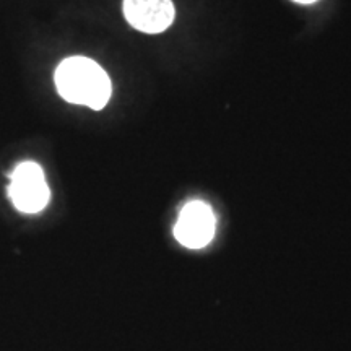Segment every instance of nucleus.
<instances>
[{"mask_svg":"<svg viewBox=\"0 0 351 351\" xmlns=\"http://www.w3.org/2000/svg\"><path fill=\"white\" fill-rule=\"evenodd\" d=\"M59 95L72 104L99 111L111 98V80L103 67L88 57H70L56 70Z\"/></svg>","mask_w":351,"mask_h":351,"instance_id":"f257e3e1","label":"nucleus"},{"mask_svg":"<svg viewBox=\"0 0 351 351\" xmlns=\"http://www.w3.org/2000/svg\"><path fill=\"white\" fill-rule=\"evenodd\" d=\"M8 195L16 208L23 213H38L49 204L51 191L47 187L43 168L32 161L13 169Z\"/></svg>","mask_w":351,"mask_h":351,"instance_id":"f03ea898","label":"nucleus"},{"mask_svg":"<svg viewBox=\"0 0 351 351\" xmlns=\"http://www.w3.org/2000/svg\"><path fill=\"white\" fill-rule=\"evenodd\" d=\"M174 236L186 247H205L215 236L213 210L200 200L187 204L176 223Z\"/></svg>","mask_w":351,"mask_h":351,"instance_id":"7ed1b4c3","label":"nucleus"},{"mask_svg":"<svg viewBox=\"0 0 351 351\" xmlns=\"http://www.w3.org/2000/svg\"><path fill=\"white\" fill-rule=\"evenodd\" d=\"M124 15L138 32L156 34L173 23L174 5L171 0H124Z\"/></svg>","mask_w":351,"mask_h":351,"instance_id":"20e7f679","label":"nucleus"},{"mask_svg":"<svg viewBox=\"0 0 351 351\" xmlns=\"http://www.w3.org/2000/svg\"><path fill=\"white\" fill-rule=\"evenodd\" d=\"M295 2H300V3H313L315 0H295Z\"/></svg>","mask_w":351,"mask_h":351,"instance_id":"39448f33","label":"nucleus"}]
</instances>
